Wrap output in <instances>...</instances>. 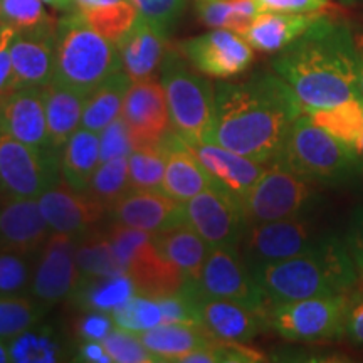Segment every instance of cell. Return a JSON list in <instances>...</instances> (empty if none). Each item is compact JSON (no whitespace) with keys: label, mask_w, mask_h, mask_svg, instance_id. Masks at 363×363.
I'll return each mask as SVG.
<instances>
[{"label":"cell","mask_w":363,"mask_h":363,"mask_svg":"<svg viewBox=\"0 0 363 363\" xmlns=\"http://www.w3.org/2000/svg\"><path fill=\"white\" fill-rule=\"evenodd\" d=\"M306 108L276 72H256L240 83L216 84L212 143L271 165Z\"/></svg>","instance_id":"6da1fadb"},{"label":"cell","mask_w":363,"mask_h":363,"mask_svg":"<svg viewBox=\"0 0 363 363\" xmlns=\"http://www.w3.org/2000/svg\"><path fill=\"white\" fill-rule=\"evenodd\" d=\"M272 69L291 86L305 108H331L362 98L355 34L328 13L279 51Z\"/></svg>","instance_id":"7a4b0ae2"},{"label":"cell","mask_w":363,"mask_h":363,"mask_svg":"<svg viewBox=\"0 0 363 363\" xmlns=\"http://www.w3.org/2000/svg\"><path fill=\"white\" fill-rule=\"evenodd\" d=\"M251 271L267 306L348 294L360 281L345 238L333 233H325L310 251Z\"/></svg>","instance_id":"3957f363"},{"label":"cell","mask_w":363,"mask_h":363,"mask_svg":"<svg viewBox=\"0 0 363 363\" xmlns=\"http://www.w3.org/2000/svg\"><path fill=\"white\" fill-rule=\"evenodd\" d=\"M56 34L57 83L89 94L113 72L123 69L118 45L94 30L78 9L57 19Z\"/></svg>","instance_id":"277c9868"},{"label":"cell","mask_w":363,"mask_h":363,"mask_svg":"<svg viewBox=\"0 0 363 363\" xmlns=\"http://www.w3.org/2000/svg\"><path fill=\"white\" fill-rule=\"evenodd\" d=\"M172 128L187 143H211L216 123V86L197 74L179 48H169L160 67Z\"/></svg>","instance_id":"5b68a950"},{"label":"cell","mask_w":363,"mask_h":363,"mask_svg":"<svg viewBox=\"0 0 363 363\" xmlns=\"http://www.w3.org/2000/svg\"><path fill=\"white\" fill-rule=\"evenodd\" d=\"M358 158L328 131L313 123L306 110L294 121L274 163L318 185L352 184Z\"/></svg>","instance_id":"8992f818"},{"label":"cell","mask_w":363,"mask_h":363,"mask_svg":"<svg viewBox=\"0 0 363 363\" xmlns=\"http://www.w3.org/2000/svg\"><path fill=\"white\" fill-rule=\"evenodd\" d=\"M320 187L278 163H271L244 201L249 225L308 217L321 202Z\"/></svg>","instance_id":"52a82bcc"},{"label":"cell","mask_w":363,"mask_h":363,"mask_svg":"<svg viewBox=\"0 0 363 363\" xmlns=\"http://www.w3.org/2000/svg\"><path fill=\"white\" fill-rule=\"evenodd\" d=\"M348 294L316 296L267 308V323L288 342L340 340L345 330Z\"/></svg>","instance_id":"ba28073f"},{"label":"cell","mask_w":363,"mask_h":363,"mask_svg":"<svg viewBox=\"0 0 363 363\" xmlns=\"http://www.w3.org/2000/svg\"><path fill=\"white\" fill-rule=\"evenodd\" d=\"M59 174V155L0 133V192L11 199H38Z\"/></svg>","instance_id":"9c48e42d"},{"label":"cell","mask_w":363,"mask_h":363,"mask_svg":"<svg viewBox=\"0 0 363 363\" xmlns=\"http://www.w3.org/2000/svg\"><path fill=\"white\" fill-rule=\"evenodd\" d=\"M185 217L208 247H239L249 220L244 203L220 185L203 190L184 202Z\"/></svg>","instance_id":"30bf717a"},{"label":"cell","mask_w":363,"mask_h":363,"mask_svg":"<svg viewBox=\"0 0 363 363\" xmlns=\"http://www.w3.org/2000/svg\"><path fill=\"white\" fill-rule=\"evenodd\" d=\"M323 234L318 233L308 217L259 222L247 227L240 240V254L254 269L310 251Z\"/></svg>","instance_id":"8fae6325"},{"label":"cell","mask_w":363,"mask_h":363,"mask_svg":"<svg viewBox=\"0 0 363 363\" xmlns=\"http://www.w3.org/2000/svg\"><path fill=\"white\" fill-rule=\"evenodd\" d=\"M195 284L206 298L229 299L259 311H267L269 308L251 267L238 247H211L201 278Z\"/></svg>","instance_id":"7c38bea8"},{"label":"cell","mask_w":363,"mask_h":363,"mask_svg":"<svg viewBox=\"0 0 363 363\" xmlns=\"http://www.w3.org/2000/svg\"><path fill=\"white\" fill-rule=\"evenodd\" d=\"M76 244L72 235L51 233L34 262L29 293L45 306L69 301L78 289L81 272L76 261Z\"/></svg>","instance_id":"4fadbf2b"},{"label":"cell","mask_w":363,"mask_h":363,"mask_svg":"<svg viewBox=\"0 0 363 363\" xmlns=\"http://www.w3.org/2000/svg\"><path fill=\"white\" fill-rule=\"evenodd\" d=\"M38 203L52 233L76 239L101 229L103 220L108 217V208L88 190H76L62 177L39 195Z\"/></svg>","instance_id":"5bb4252c"},{"label":"cell","mask_w":363,"mask_h":363,"mask_svg":"<svg viewBox=\"0 0 363 363\" xmlns=\"http://www.w3.org/2000/svg\"><path fill=\"white\" fill-rule=\"evenodd\" d=\"M177 48L195 69L208 78H234L247 71L254 61L247 40L230 29H212L197 38L182 40Z\"/></svg>","instance_id":"9a60e30c"},{"label":"cell","mask_w":363,"mask_h":363,"mask_svg":"<svg viewBox=\"0 0 363 363\" xmlns=\"http://www.w3.org/2000/svg\"><path fill=\"white\" fill-rule=\"evenodd\" d=\"M121 118L135 148L160 145L170 133L172 121L167 94L157 76L131 83L121 108Z\"/></svg>","instance_id":"2e32d148"},{"label":"cell","mask_w":363,"mask_h":363,"mask_svg":"<svg viewBox=\"0 0 363 363\" xmlns=\"http://www.w3.org/2000/svg\"><path fill=\"white\" fill-rule=\"evenodd\" d=\"M108 219L157 234L187 222L184 202L175 201L163 190L130 189L108 211Z\"/></svg>","instance_id":"e0dca14e"},{"label":"cell","mask_w":363,"mask_h":363,"mask_svg":"<svg viewBox=\"0 0 363 363\" xmlns=\"http://www.w3.org/2000/svg\"><path fill=\"white\" fill-rule=\"evenodd\" d=\"M57 21L38 29L16 33L11 43V57L16 89L44 88L56 72Z\"/></svg>","instance_id":"ac0fdd59"},{"label":"cell","mask_w":363,"mask_h":363,"mask_svg":"<svg viewBox=\"0 0 363 363\" xmlns=\"http://www.w3.org/2000/svg\"><path fill=\"white\" fill-rule=\"evenodd\" d=\"M51 233L38 199L0 201V251L38 256Z\"/></svg>","instance_id":"d6986e66"},{"label":"cell","mask_w":363,"mask_h":363,"mask_svg":"<svg viewBox=\"0 0 363 363\" xmlns=\"http://www.w3.org/2000/svg\"><path fill=\"white\" fill-rule=\"evenodd\" d=\"M199 316H201L202 328H206L212 338L222 342L249 343L266 328H269L267 311L252 310L229 299L206 298L201 293H199Z\"/></svg>","instance_id":"ffe728a7"},{"label":"cell","mask_w":363,"mask_h":363,"mask_svg":"<svg viewBox=\"0 0 363 363\" xmlns=\"http://www.w3.org/2000/svg\"><path fill=\"white\" fill-rule=\"evenodd\" d=\"M0 133L45 152L49 145L43 88H21L0 101Z\"/></svg>","instance_id":"44dd1931"},{"label":"cell","mask_w":363,"mask_h":363,"mask_svg":"<svg viewBox=\"0 0 363 363\" xmlns=\"http://www.w3.org/2000/svg\"><path fill=\"white\" fill-rule=\"evenodd\" d=\"M165 150V175H163L162 190L179 202H187L203 190L214 187L217 182L203 169L195 157L194 150L182 136L172 130L162 140Z\"/></svg>","instance_id":"7402d4cb"},{"label":"cell","mask_w":363,"mask_h":363,"mask_svg":"<svg viewBox=\"0 0 363 363\" xmlns=\"http://www.w3.org/2000/svg\"><path fill=\"white\" fill-rule=\"evenodd\" d=\"M125 272L133 281L136 294L153 299L179 293L189 281L179 266L158 251L152 235L133 252L126 262Z\"/></svg>","instance_id":"603a6c76"},{"label":"cell","mask_w":363,"mask_h":363,"mask_svg":"<svg viewBox=\"0 0 363 363\" xmlns=\"http://www.w3.org/2000/svg\"><path fill=\"white\" fill-rule=\"evenodd\" d=\"M217 185L234 194L244 203L266 167L217 143H189Z\"/></svg>","instance_id":"cb8c5ba5"},{"label":"cell","mask_w":363,"mask_h":363,"mask_svg":"<svg viewBox=\"0 0 363 363\" xmlns=\"http://www.w3.org/2000/svg\"><path fill=\"white\" fill-rule=\"evenodd\" d=\"M121 66L131 83L155 78L167 52V30L138 16L133 27L120 40Z\"/></svg>","instance_id":"d4e9b609"},{"label":"cell","mask_w":363,"mask_h":363,"mask_svg":"<svg viewBox=\"0 0 363 363\" xmlns=\"http://www.w3.org/2000/svg\"><path fill=\"white\" fill-rule=\"evenodd\" d=\"M325 12L293 13L262 11L244 30L242 38L249 45L261 52H279L293 44L310 29L313 22L320 19Z\"/></svg>","instance_id":"484cf974"},{"label":"cell","mask_w":363,"mask_h":363,"mask_svg":"<svg viewBox=\"0 0 363 363\" xmlns=\"http://www.w3.org/2000/svg\"><path fill=\"white\" fill-rule=\"evenodd\" d=\"M49 145L54 153L61 152L72 133L81 126L84 101L88 94L51 81L43 88Z\"/></svg>","instance_id":"4316f807"},{"label":"cell","mask_w":363,"mask_h":363,"mask_svg":"<svg viewBox=\"0 0 363 363\" xmlns=\"http://www.w3.org/2000/svg\"><path fill=\"white\" fill-rule=\"evenodd\" d=\"M152 240L167 259L180 267L189 281H199L211 247L189 222L152 234Z\"/></svg>","instance_id":"83f0119b"},{"label":"cell","mask_w":363,"mask_h":363,"mask_svg":"<svg viewBox=\"0 0 363 363\" xmlns=\"http://www.w3.org/2000/svg\"><path fill=\"white\" fill-rule=\"evenodd\" d=\"M138 335L157 362H180L216 340L202 326L180 323H162Z\"/></svg>","instance_id":"f1b7e54d"},{"label":"cell","mask_w":363,"mask_h":363,"mask_svg":"<svg viewBox=\"0 0 363 363\" xmlns=\"http://www.w3.org/2000/svg\"><path fill=\"white\" fill-rule=\"evenodd\" d=\"M101 163L99 133L81 126L59 152V174L76 190H88L89 180Z\"/></svg>","instance_id":"f546056e"},{"label":"cell","mask_w":363,"mask_h":363,"mask_svg":"<svg viewBox=\"0 0 363 363\" xmlns=\"http://www.w3.org/2000/svg\"><path fill=\"white\" fill-rule=\"evenodd\" d=\"M7 350L9 360L13 363H57L69 357L62 335L44 321L9 340Z\"/></svg>","instance_id":"4dcf8cb0"},{"label":"cell","mask_w":363,"mask_h":363,"mask_svg":"<svg viewBox=\"0 0 363 363\" xmlns=\"http://www.w3.org/2000/svg\"><path fill=\"white\" fill-rule=\"evenodd\" d=\"M131 79L123 69L113 72L101 84L86 96L81 126L91 131H99L121 116V108Z\"/></svg>","instance_id":"1f68e13d"},{"label":"cell","mask_w":363,"mask_h":363,"mask_svg":"<svg viewBox=\"0 0 363 363\" xmlns=\"http://www.w3.org/2000/svg\"><path fill=\"white\" fill-rule=\"evenodd\" d=\"M135 284L126 272L101 278H81L78 289L69 301L79 310L113 313L135 296Z\"/></svg>","instance_id":"d6a6232c"},{"label":"cell","mask_w":363,"mask_h":363,"mask_svg":"<svg viewBox=\"0 0 363 363\" xmlns=\"http://www.w3.org/2000/svg\"><path fill=\"white\" fill-rule=\"evenodd\" d=\"M306 115L357 155L363 142V98L348 99L331 108H306Z\"/></svg>","instance_id":"836d02e7"},{"label":"cell","mask_w":363,"mask_h":363,"mask_svg":"<svg viewBox=\"0 0 363 363\" xmlns=\"http://www.w3.org/2000/svg\"><path fill=\"white\" fill-rule=\"evenodd\" d=\"M195 11L203 26L242 35L261 7L257 0H195Z\"/></svg>","instance_id":"e575fe53"},{"label":"cell","mask_w":363,"mask_h":363,"mask_svg":"<svg viewBox=\"0 0 363 363\" xmlns=\"http://www.w3.org/2000/svg\"><path fill=\"white\" fill-rule=\"evenodd\" d=\"M76 261L81 278H101L125 272L118 262L104 229H96L83 235L76 244Z\"/></svg>","instance_id":"d590c367"},{"label":"cell","mask_w":363,"mask_h":363,"mask_svg":"<svg viewBox=\"0 0 363 363\" xmlns=\"http://www.w3.org/2000/svg\"><path fill=\"white\" fill-rule=\"evenodd\" d=\"M49 306L35 299L33 294L0 296V340H9L44 320Z\"/></svg>","instance_id":"8d00e7d4"},{"label":"cell","mask_w":363,"mask_h":363,"mask_svg":"<svg viewBox=\"0 0 363 363\" xmlns=\"http://www.w3.org/2000/svg\"><path fill=\"white\" fill-rule=\"evenodd\" d=\"M130 189L128 157L113 158V160L99 163L88 185V192L108 211Z\"/></svg>","instance_id":"74e56055"},{"label":"cell","mask_w":363,"mask_h":363,"mask_svg":"<svg viewBox=\"0 0 363 363\" xmlns=\"http://www.w3.org/2000/svg\"><path fill=\"white\" fill-rule=\"evenodd\" d=\"M165 150L162 145L135 148L128 157L130 187L143 190H162L165 175Z\"/></svg>","instance_id":"f35d334b"},{"label":"cell","mask_w":363,"mask_h":363,"mask_svg":"<svg viewBox=\"0 0 363 363\" xmlns=\"http://www.w3.org/2000/svg\"><path fill=\"white\" fill-rule=\"evenodd\" d=\"M111 316L116 328L135 331V333H142V331L152 330L163 323L162 308L158 299L142 296V294L131 296L128 301L118 306L111 313Z\"/></svg>","instance_id":"ab89813d"},{"label":"cell","mask_w":363,"mask_h":363,"mask_svg":"<svg viewBox=\"0 0 363 363\" xmlns=\"http://www.w3.org/2000/svg\"><path fill=\"white\" fill-rule=\"evenodd\" d=\"M89 26L99 34L104 35L113 44H118L125 38V34L133 27L140 12L131 0L116 4V6L99 9V11L81 12Z\"/></svg>","instance_id":"60d3db41"},{"label":"cell","mask_w":363,"mask_h":363,"mask_svg":"<svg viewBox=\"0 0 363 363\" xmlns=\"http://www.w3.org/2000/svg\"><path fill=\"white\" fill-rule=\"evenodd\" d=\"M44 6L43 0H0V22L16 33L51 24L56 19Z\"/></svg>","instance_id":"b9f144b4"},{"label":"cell","mask_w":363,"mask_h":363,"mask_svg":"<svg viewBox=\"0 0 363 363\" xmlns=\"http://www.w3.org/2000/svg\"><path fill=\"white\" fill-rule=\"evenodd\" d=\"M35 256L0 251V296L26 294L33 281Z\"/></svg>","instance_id":"7bdbcfd3"},{"label":"cell","mask_w":363,"mask_h":363,"mask_svg":"<svg viewBox=\"0 0 363 363\" xmlns=\"http://www.w3.org/2000/svg\"><path fill=\"white\" fill-rule=\"evenodd\" d=\"M104 348L116 363H153L155 357L145 347L138 333L116 328L103 340Z\"/></svg>","instance_id":"ee69618b"},{"label":"cell","mask_w":363,"mask_h":363,"mask_svg":"<svg viewBox=\"0 0 363 363\" xmlns=\"http://www.w3.org/2000/svg\"><path fill=\"white\" fill-rule=\"evenodd\" d=\"M135 147L131 143L128 128L123 118H116L113 123L99 131V155L101 162L113 160V158L130 157Z\"/></svg>","instance_id":"f6af8a7d"},{"label":"cell","mask_w":363,"mask_h":363,"mask_svg":"<svg viewBox=\"0 0 363 363\" xmlns=\"http://www.w3.org/2000/svg\"><path fill=\"white\" fill-rule=\"evenodd\" d=\"M131 2L138 9L140 16L160 26L167 33L177 24L187 6V0H131Z\"/></svg>","instance_id":"bcb514c9"},{"label":"cell","mask_w":363,"mask_h":363,"mask_svg":"<svg viewBox=\"0 0 363 363\" xmlns=\"http://www.w3.org/2000/svg\"><path fill=\"white\" fill-rule=\"evenodd\" d=\"M115 326L111 313L86 310L84 315L76 321L74 331L83 342H103L115 330Z\"/></svg>","instance_id":"7dc6e473"},{"label":"cell","mask_w":363,"mask_h":363,"mask_svg":"<svg viewBox=\"0 0 363 363\" xmlns=\"http://www.w3.org/2000/svg\"><path fill=\"white\" fill-rule=\"evenodd\" d=\"M208 347L214 355V363H257L266 360L264 353L249 347L247 343L212 340Z\"/></svg>","instance_id":"c3c4849f"},{"label":"cell","mask_w":363,"mask_h":363,"mask_svg":"<svg viewBox=\"0 0 363 363\" xmlns=\"http://www.w3.org/2000/svg\"><path fill=\"white\" fill-rule=\"evenodd\" d=\"M343 337L353 347L363 348V288L348 294Z\"/></svg>","instance_id":"681fc988"},{"label":"cell","mask_w":363,"mask_h":363,"mask_svg":"<svg viewBox=\"0 0 363 363\" xmlns=\"http://www.w3.org/2000/svg\"><path fill=\"white\" fill-rule=\"evenodd\" d=\"M352 259L355 262L358 278L363 281V202L352 211L350 220H348L347 234L343 235Z\"/></svg>","instance_id":"f907efd6"},{"label":"cell","mask_w":363,"mask_h":363,"mask_svg":"<svg viewBox=\"0 0 363 363\" xmlns=\"http://www.w3.org/2000/svg\"><path fill=\"white\" fill-rule=\"evenodd\" d=\"M16 30L2 26L0 30V101L6 99L12 91H16V78L11 57V43Z\"/></svg>","instance_id":"816d5d0a"},{"label":"cell","mask_w":363,"mask_h":363,"mask_svg":"<svg viewBox=\"0 0 363 363\" xmlns=\"http://www.w3.org/2000/svg\"><path fill=\"white\" fill-rule=\"evenodd\" d=\"M261 12H293V13H315L326 12L331 7V0H257Z\"/></svg>","instance_id":"f5cc1de1"},{"label":"cell","mask_w":363,"mask_h":363,"mask_svg":"<svg viewBox=\"0 0 363 363\" xmlns=\"http://www.w3.org/2000/svg\"><path fill=\"white\" fill-rule=\"evenodd\" d=\"M74 360L86 363H113L103 342H81L74 353Z\"/></svg>","instance_id":"db71d44e"},{"label":"cell","mask_w":363,"mask_h":363,"mask_svg":"<svg viewBox=\"0 0 363 363\" xmlns=\"http://www.w3.org/2000/svg\"><path fill=\"white\" fill-rule=\"evenodd\" d=\"M126 2V0H74L76 9L79 12H91V11H99V9H106L116 4Z\"/></svg>","instance_id":"11a10c76"},{"label":"cell","mask_w":363,"mask_h":363,"mask_svg":"<svg viewBox=\"0 0 363 363\" xmlns=\"http://www.w3.org/2000/svg\"><path fill=\"white\" fill-rule=\"evenodd\" d=\"M45 6L56 9L59 12H72L76 11L74 0H43Z\"/></svg>","instance_id":"9f6ffc18"},{"label":"cell","mask_w":363,"mask_h":363,"mask_svg":"<svg viewBox=\"0 0 363 363\" xmlns=\"http://www.w3.org/2000/svg\"><path fill=\"white\" fill-rule=\"evenodd\" d=\"M357 44V56H358V78H360V91L363 98V34L355 35Z\"/></svg>","instance_id":"6f0895ef"},{"label":"cell","mask_w":363,"mask_h":363,"mask_svg":"<svg viewBox=\"0 0 363 363\" xmlns=\"http://www.w3.org/2000/svg\"><path fill=\"white\" fill-rule=\"evenodd\" d=\"M350 185H353V187H355L358 192L363 195V160L358 162L355 177H353V180H352Z\"/></svg>","instance_id":"680465c9"},{"label":"cell","mask_w":363,"mask_h":363,"mask_svg":"<svg viewBox=\"0 0 363 363\" xmlns=\"http://www.w3.org/2000/svg\"><path fill=\"white\" fill-rule=\"evenodd\" d=\"M9 360V350H7V343L0 340V363H7Z\"/></svg>","instance_id":"91938a15"},{"label":"cell","mask_w":363,"mask_h":363,"mask_svg":"<svg viewBox=\"0 0 363 363\" xmlns=\"http://www.w3.org/2000/svg\"><path fill=\"white\" fill-rule=\"evenodd\" d=\"M357 158H358V160H363V142H362V145L357 150Z\"/></svg>","instance_id":"94428289"},{"label":"cell","mask_w":363,"mask_h":363,"mask_svg":"<svg viewBox=\"0 0 363 363\" xmlns=\"http://www.w3.org/2000/svg\"><path fill=\"white\" fill-rule=\"evenodd\" d=\"M2 199H4V194H2V192H0V201H2Z\"/></svg>","instance_id":"6125c7cd"},{"label":"cell","mask_w":363,"mask_h":363,"mask_svg":"<svg viewBox=\"0 0 363 363\" xmlns=\"http://www.w3.org/2000/svg\"><path fill=\"white\" fill-rule=\"evenodd\" d=\"M0 30H2V22H0Z\"/></svg>","instance_id":"be15d7a7"}]
</instances>
